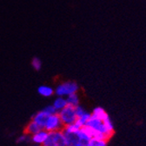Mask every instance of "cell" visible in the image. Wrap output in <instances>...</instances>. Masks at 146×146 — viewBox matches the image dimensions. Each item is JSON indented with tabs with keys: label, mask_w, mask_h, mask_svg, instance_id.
I'll use <instances>...</instances> for the list:
<instances>
[{
	"label": "cell",
	"mask_w": 146,
	"mask_h": 146,
	"mask_svg": "<svg viewBox=\"0 0 146 146\" xmlns=\"http://www.w3.org/2000/svg\"><path fill=\"white\" fill-rule=\"evenodd\" d=\"M42 129V128L38 125V124H36L34 121H31L25 127V132L26 134H28L29 136H32L34 134H36V132H38L40 130Z\"/></svg>",
	"instance_id": "ba28073f"
},
{
	"label": "cell",
	"mask_w": 146,
	"mask_h": 146,
	"mask_svg": "<svg viewBox=\"0 0 146 146\" xmlns=\"http://www.w3.org/2000/svg\"><path fill=\"white\" fill-rule=\"evenodd\" d=\"M42 146H66V138L64 131L49 132L48 137Z\"/></svg>",
	"instance_id": "3957f363"
},
{
	"label": "cell",
	"mask_w": 146,
	"mask_h": 146,
	"mask_svg": "<svg viewBox=\"0 0 146 146\" xmlns=\"http://www.w3.org/2000/svg\"><path fill=\"white\" fill-rule=\"evenodd\" d=\"M80 129H81V127L75 122L74 123H71V124L64 126L63 131H64V134H75Z\"/></svg>",
	"instance_id": "8fae6325"
},
{
	"label": "cell",
	"mask_w": 146,
	"mask_h": 146,
	"mask_svg": "<svg viewBox=\"0 0 146 146\" xmlns=\"http://www.w3.org/2000/svg\"><path fill=\"white\" fill-rule=\"evenodd\" d=\"M31 65H32V67H33L34 70H39L41 69V67H42V62H41V60L38 58L35 57L31 60Z\"/></svg>",
	"instance_id": "2e32d148"
},
{
	"label": "cell",
	"mask_w": 146,
	"mask_h": 146,
	"mask_svg": "<svg viewBox=\"0 0 146 146\" xmlns=\"http://www.w3.org/2000/svg\"><path fill=\"white\" fill-rule=\"evenodd\" d=\"M30 146H40V145H38V144H35V143H33V144H31V145H30Z\"/></svg>",
	"instance_id": "ffe728a7"
},
{
	"label": "cell",
	"mask_w": 146,
	"mask_h": 146,
	"mask_svg": "<svg viewBox=\"0 0 146 146\" xmlns=\"http://www.w3.org/2000/svg\"><path fill=\"white\" fill-rule=\"evenodd\" d=\"M67 100V104L70 106L72 107H77L78 105H79V97L78 95V93H74V94H71L70 96H68L66 98Z\"/></svg>",
	"instance_id": "7c38bea8"
},
{
	"label": "cell",
	"mask_w": 146,
	"mask_h": 146,
	"mask_svg": "<svg viewBox=\"0 0 146 146\" xmlns=\"http://www.w3.org/2000/svg\"><path fill=\"white\" fill-rule=\"evenodd\" d=\"M58 115L61 118V121L64 126L74 123L78 119L75 107H72L70 105H67L65 108H64L60 111H58Z\"/></svg>",
	"instance_id": "277c9868"
},
{
	"label": "cell",
	"mask_w": 146,
	"mask_h": 146,
	"mask_svg": "<svg viewBox=\"0 0 146 146\" xmlns=\"http://www.w3.org/2000/svg\"><path fill=\"white\" fill-rule=\"evenodd\" d=\"M63 127L64 124L61 121V118L58 113H56L48 117L44 129L48 132H52V131H61L63 129Z\"/></svg>",
	"instance_id": "5b68a950"
},
{
	"label": "cell",
	"mask_w": 146,
	"mask_h": 146,
	"mask_svg": "<svg viewBox=\"0 0 146 146\" xmlns=\"http://www.w3.org/2000/svg\"><path fill=\"white\" fill-rule=\"evenodd\" d=\"M90 117H91V114H90V113H88V112H85L84 115H82L81 117H78L76 123H77L81 128H83V127L86 126V124H87V123L89 122V120H90Z\"/></svg>",
	"instance_id": "4fadbf2b"
},
{
	"label": "cell",
	"mask_w": 146,
	"mask_h": 146,
	"mask_svg": "<svg viewBox=\"0 0 146 146\" xmlns=\"http://www.w3.org/2000/svg\"><path fill=\"white\" fill-rule=\"evenodd\" d=\"M75 111H76V114H77L78 117H81L82 115H84L86 112L84 111V109L82 106H80V105H78L77 107H75Z\"/></svg>",
	"instance_id": "d6986e66"
},
{
	"label": "cell",
	"mask_w": 146,
	"mask_h": 146,
	"mask_svg": "<svg viewBox=\"0 0 146 146\" xmlns=\"http://www.w3.org/2000/svg\"><path fill=\"white\" fill-rule=\"evenodd\" d=\"M52 105L55 107V109H56L58 111H60L61 110H63L64 108H65L68 105L66 98H64V97H58V98H55V100L53 101Z\"/></svg>",
	"instance_id": "9c48e42d"
},
{
	"label": "cell",
	"mask_w": 146,
	"mask_h": 146,
	"mask_svg": "<svg viewBox=\"0 0 146 146\" xmlns=\"http://www.w3.org/2000/svg\"><path fill=\"white\" fill-rule=\"evenodd\" d=\"M79 89L78 84L73 81H67L58 84L55 90V93L58 97H68L71 94L77 93Z\"/></svg>",
	"instance_id": "7a4b0ae2"
},
{
	"label": "cell",
	"mask_w": 146,
	"mask_h": 146,
	"mask_svg": "<svg viewBox=\"0 0 146 146\" xmlns=\"http://www.w3.org/2000/svg\"><path fill=\"white\" fill-rule=\"evenodd\" d=\"M87 146H107V141L92 138L87 143Z\"/></svg>",
	"instance_id": "9a60e30c"
},
{
	"label": "cell",
	"mask_w": 146,
	"mask_h": 146,
	"mask_svg": "<svg viewBox=\"0 0 146 146\" xmlns=\"http://www.w3.org/2000/svg\"><path fill=\"white\" fill-rule=\"evenodd\" d=\"M49 135V132L45 131L44 129H41L38 132L31 136V141L38 145H43V143L45 142Z\"/></svg>",
	"instance_id": "8992f818"
},
{
	"label": "cell",
	"mask_w": 146,
	"mask_h": 146,
	"mask_svg": "<svg viewBox=\"0 0 146 146\" xmlns=\"http://www.w3.org/2000/svg\"><path fill=\"white\" fill-rule=\"evenodd\" d=\"M30 140H31V136L25 133V134L21 135L20 137H18L17 141V143H26V142H28Z\"/></svg>",
	"instance_id": "ac0fdd59"
},
{
	"label": "cell",
	"mask_w": 146,
	"mask_h": 146,
	"mask_svg": "<svg viewBox=\"0 0 146 146\" xmlns=\"http://www.w3.org/2000/svg\"><path fill=\"white\" fill-rule=\"evenodd\" d=\"M38 92L42 97L50 98V97H51L55 93V90L50 86H48V85H41L38 89Z\"/></svg>",
	"instance_id": "30bf717a"
},
{
	"label": "cell",
	"mask_w": 146,
	"mask_h": 146,
	"mask_svg": "<svg viewBox=\"0 0 146 146\" xmlns=\"http://www.w3.org/2000/svg\"><path fill=\"white\" fill-rule=\"evenodd\" d=\"M48 117H49V115L44 111V110H42V111L36 112L32 117V121H34L36 124H38L42 129H44Z\"/></svg>",
	"instance_id": "52a82bcc"
},
{
	"label": "cell",
	"mask_w": 146,
	"mask_h": 146,
	"mask_svg": "<svg viewBox=\"0 0 146 146\" xmlns=\"http://www.w3.org/2000/svg\"><path fill=\"white\" fill-rule=\"evenodd\" d=\"M86 126L96 132L104 134L108 139L113 135L114 132V126L109 116L106 117L104 119H100L91 115V117L90 118Z\"/></svg>",
	"instance_id": "6da1fadb"
},
{
	"label": "cell",
	"mask_w": 146,
	"mask_h": 146,
	"mask_svg": "<svg viewBox=\"0 0 146 146\" xmlns=\"http://www.w3.org/2000/svg\"><path fill=\"white\" fill-rule=\"evenodd\" d=\"M44 111L49 115V116H50V115H53V114H56V113H58V111H57L56 109H55V107L52 105V104H50V105H48V106H46L44 109Z\"/></svg>",
	"instance_id": "e0dca14e"
},
{
	"label": "cell",
	"mask_w": 146,
	"mask_h": 146,
	"mask_svg": "<svg viewBox=\"0 0 146 146\" xmlns=\"http://www.w3.org/2000/svg\"><path fill=\"white\" fill-rule=\"evenodd\" d=\"M91 115L96 117H98L100 119H104L106 117H108V114L106 113V111L101 107H96L93 110V112Z\"/></svg>",
	"instance_id": "5bb4252c"
}]
</instances>
